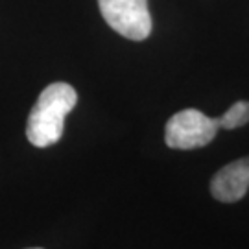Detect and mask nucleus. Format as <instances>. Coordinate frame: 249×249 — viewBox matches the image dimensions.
<instances>
[{"label":"nucleus","mask_w":249,"mask_h":249,"mask_svg":"<svg viewBox=\"0 0 249 249\" xmlns=\"http://www.w3.org/2000/svg\"><path fill=\"white\" fill-rule=\"evenodd\" d=\"M102 17L125 39L144 41L151 34L148 0H98Z\"/></svg>","instance_id":"7ed1b4c3"},{"label":"nucleus","mask_w":249,"mask_h":249,"mask_svg":"<svg viewBox=\"0 0 249 249\" xmlns=\"http://www.w3.org/2000/svg\"><path fill=\"white\" fill-rule=\"evenodd\" d=\"M220 122V127L222 129H236V127H242L249 122V102H236L232 104L225 115H222L218 118Z\"/></svg>","instance_id":"39448f33"},{"label":"nucleus","mask_w":249,"mask_h":249,"mask_svg":"<svg viewBox=\"0 0 249 249\" xmlns=\"http://www.w3.org/2000/svg\"><path fill=\"white\" fill-rule=\"evenodd\" d=\"M249 188V155L220 168L211 179V194L222 203H234L246 197Z\"/></svg>","instance_id":"20e7f679"},{"label":"nucleus","mask_w":249,"mask_h":249,"mask_svg":"<svg viewBox=\"0 0 249 249\" xmlns=\"http://www.w3.org/2000/svg\"><path fill=\"white\" fill-rule=\"evenodd\" d=\"M32 249H39V248H32Z\"/></svg>","instance_id":"423d86ee"},{"label":"nucleus","mask_w":249,"mask_h":249,"mask_svg":"<svg viewBox=\"0 0 249 249\" xmlns=\"http://www.w3.org/2000/svg\"><path fill=\"white\" fill-rule=\"evenodd\" d=\"M218 129V118H211L197 109H183L166 122L164 142L172 150H196L213 142Z\"/></svg>","instance_id":"f03ea898"},{"label":"nucleus","mask_w":249,"mask_h":249,"mask_svg":"<svg viewBox=\"0 0 249 249\" xmlns=\"http://www.w3.org/2000/svg\"><path fill=\"white\" fill-rule=\"evenodd\" d=\"M78 104V92L69 83H50L30 111L26 137L36 148H48L63 137L65 118Z\"/></svg>","instance_id":"f257e3e1"}]
</instances>
